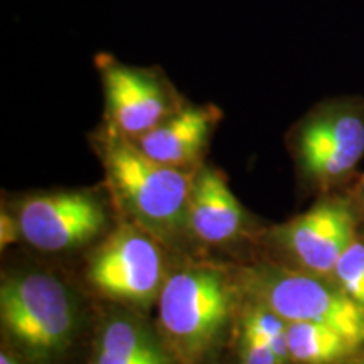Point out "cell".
Listing matches in <instances>:
<instances>
[{"label": "cell", "mask_w": 364, "mask_h": 364, "mask_svg": "<svg viewBox=\"0 0 364 364\" xmlns=\"http://www.w3.org/2000/svg\"><path fill=\"white\" fill-rule=\"evenodd\" d=\"M98 144L113 193L140 226L164 240L189 228L191 174L152 161L108 125Z\"/></svg>", "instance_id": "6da1fadb"}, {"label": "cell", "mask_w": 364, "mask_h": 364, "mask_svg": "<svg viewBox=\"0 0 364 364\" xmlns=\"http://www.w3.org/2000/svg\"><path fill=\"white\" fill-rule=\"evenodd\" d=\"M0 317L9 336L41 358L61 353L76 327L75 306L66 285L43 272L19 273L4 282Z\"/></svg>", "instance_id": "5b68a950"}, {"label": "cell", "mask_w": 364, "mask_h": 364, "mask_svg": "<svg viewBox=\"0 0 364 364\" xmlns=\"http://www.w3.org/2000/svg\"><path fill=\"white\" fill-rule=\"evenodd\" d=\"M220 120L215 105H184L134 142L152 161L184 169L203 156Z\"/></svg>", "instance_id": "30bf717a"}, {"label": "cell", "mask_w": 364, "mask_h": 364, "mask_svg": "<svg viewBox=\"0 0 364 364\" xmlns=\"http://www.w3.org/2000/svg\"><path fill=\"white\" fill-rule=\"evenodd\" d=\"M95 364H172L147 326L134 317L108 318L98 338Z\"/></svg>", "instance_id": "7c38bea8"}, {"label": "cell", "mask_w": 364, "mask_h": 364, "mask_svg": "<svg viewBox=\"0 0 364 364\" xmlns=\"http://www.w3.org/2000/svg\"><path fill=\"white\" fill-rule=\"evenodd\" d=\"M21 233L43 252H65L88 243L107 225L103 204L83 191L31 196L19 208Z\"/></svg>", "instance_id": "ba28073f"}, {"label": "cell", "mask_w": 364, "mask_h": 364, "mask_svg": "<svg viewBox=\"0 0 364 364\" xmlns=\"http://www.w3.org/2000/svg\"><path fill=\"white\" fill-rule=\"evenodd\" d=\"M88 279L107 297L145 306L164 287L161 250L135 226H122L93 255Z\"/></svg>", "instance_id": "52a82bcc"}, {"label": "cell", "mask_w": 364, "mask_h": 364, "mask_svg": "<svg viewBox=\"0 0 364 364\" xmlns=\"http://www.w3.org/2000/svg\"><path fill=\"white\" fill-rule=\"evenodd\" d=\"M344 364H364V359H359V361H353V363H344Z\"/></svg>", "instance_id": "ffe728a7"}, {"label": "cell", "mask_w": 364, "mask_h": 364, "mask_svg": "<svg viewBox=\"0 0 364 364\" xmlns=\"http://www.w3.org/2000/svg\"><path fill=\"white\" fill-rule=\"evenodd\" d=\"M358 194H359V199H361V204H363V208H364V176H363L361 182H359V189H358Z\"/></svg>", "instance_id": "d6986e66"}, {"label": "cell", "mask_w": 364, "mask_h": 364, "mask_svg": "<svg viewBox=\"0 0 364 364\" xmlns=\"http://www.w3.org/2000/svg\"><path fill=\"white\" fill-rule=\"evenodd\" d=\"M0 364H19V363H17L12 356H9V354L2 353L0 354Z\"/></svg>", "instance_id": "ac0fdd59"}, {"label": "cell", "mask_w": 364, "mask_h": 364, "mask_svg": "<svg viewBox=\"0 0 364 364\" xmlns=\"http://www.w3.org/2000/svg\"><path fill=\"white\" fill-rule=\"evenodd\" d=\"M245 285L258 304L287 322L324 326L364 348V306L327 277L265 265L247 272Z\"/></svg>", "instance_id": "3957f363"}, {"label": "cell", "mask_w": 364, "mask_h": 364, "mask_svg": "<svg viewBox=\"0 0 364 364\" xmlns=\"http://www.w3.org/2000/svg\"><path fill=\"white\" fill-rule=\"evenodd\" d=\"M277 238L302 270L331 277L356 240V215L343 199H324L277 230Z\"/></svg>", "instance_id": "9c48e42d"}, {"label": "cell", "mask_w": 364, "mask_h": 364, "mask_svg": "<svg viewBox=\"0 0 364 364\" xmlns=\"http://www.w3.org/2000/svg\"><path fill=\"white\" fill-rule=\"evenodd\" d=\"M287 343L297 364H343L363 349L339 332L307 322H289Z\"/></svg>", "instance_id": "4fadbf2b"}, {"label": "cell", "mask_w": 364, "mask_h": 364, "mask_svg": "<svg viewBox=\"0 0 364 364\" xmlns=\"http://www.w3.org/2000/svg\"><path fill=\"white\" fill-rule=\"evenodd\" d=\"M245 223L243 208L225 177L211 167H203L193 181L189 198V230L206 243L233 240Z\"/></svg>", "instance_id": "8fae6325"}, {"label": "cell", "mask_w": 364, "mask_h": 364, "mask_svg": "<svg viewBox=\"0 0 364 364\" xmlns=\"http://www.w3.org/2000/svg\"><path fill=\"white\" fill-rule=\"evenodd\" d=\"M332 279L346 294L364 306V243L354 240L336 263Z\"/></svg>", "instance_id": "9a60e30c"}, {"label": "cell", "mask_w": 364, "mask_h": 364, "mask_svg": "<svg viewBox=\"0 0 364 364\" xmlns=\"http://www.w3.org/2000/svg\"><path fill=\"white\" fill-rule=\"evenodd\" d=\"M287 324L289 322L282 318L279 314L273 312L272 309L255 302L245 312L241 332L262 339L263 343L270 346L282 361L289 364V361H292V359H290L289 343H287Z\"/></svg>", "instance_id": "5bb4252c"}, {"label": "cell", "mask_w": 364, "mask_h": 364, "mask_svg": "<svg viewBox=\"0 0 364 364\" xmlns=\"http://www.w3.org/2000/svg\"><path fill=\"white\" fill-rule=\"evenodd\" d=\"M22 233L19 221H14L11 216L2 213L0 216V247L6 248L9 245H12L14 241H17Z\"/></svg>", "instance_id": "e0dca14e"}, {"label": "cell", "mask_w": 364, "mask_h": 364, "mask_svg": "<svg viewBox=\"0 0 364 364\" xmlns=\"http://www.w3.org/2000/svg\"><path fill=\"white\" fill-rule=\"evenodd\" d=\"M97 68L107 102V125L132 140L184 107L157 70L124 65L107 53L98 54Z\"/></svg>", "instance_id": "8992f818"}, {"label": "cell", "mask_w": 364, "mask_h": 364, "mask_svg": "<svg viewBox=\"0 0 364 364\" xmlns=\"http://www.w3.org/2000/svg\"><path fill=\"white\" fill-rule=\"evenodd\" d=\"M233 289L221 270L191 267L164 282L159 321L172 349L189 361L203 358L218 343L230 321Z\"/></svg>", "instance_id": "7a4b0ae2"}, {"label": "cell", "mask_w": 364, "mask_h": 364, "mask_svg": "<svg viewBox=\"0 0 364 364\" xmlns=\"http://www.w3.org/2000/svg\"><path fill=\"white\" fill-rule=\"evenodd\" d=\"M240 359L241 364H285L267 343L245 332H241Z\"/></svg>", "instance_id": "2e32d148"}, {"label": "cell", "mask_w": 364, "mask_h": 364, "mask_svg": "<svg viewBox=\"0 0 364 364\" xmlns=\"http://www.w3.org/2000/svg\"><path fill=\"white\" fill-rule=\"evenodd\" d=\"M292 149L309 181L329 189L364 157V100L332 98L314 107L292 132Z\"/></svg>", "instance_id": "277c9868"}]
</instances>
